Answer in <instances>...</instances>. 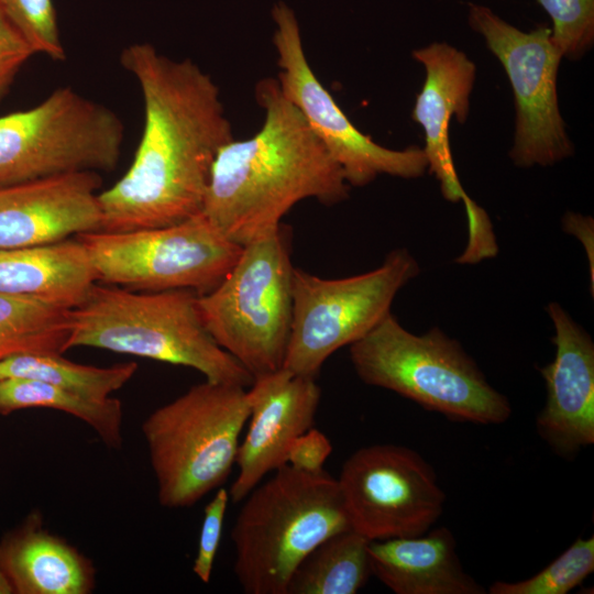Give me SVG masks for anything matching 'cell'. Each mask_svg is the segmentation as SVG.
Wrapping results in <instances>:
<instances>
[{"label": "cell", "mask_w": 594, "mask_h": 594, "mask_svg": "<svg viewBox=\"0 0 594 594\" xmlns=\"http://www.w3.org/2000/svg\"><path fill=\"white\" fill-rule=\"evenodd\" d=\"M120 62L141 88L144 125L131 166L98 196L100 231L179 223L201 212L213 162L234 139L219 88L193 61L148 43L125 47Z\"/></svg>", "instance_id": "cell-1"}, {"label": "cell", "mask_w": 594, "mask_h": 594, "mask_svg": "<svg viewBox=\"0 0 594 594\" xmlns=\"http://www.w3.org/2000/svg\"><path fill=\"white\" fill-rule=\"evenodd\" d=\"M255 96L264 122L252 138L233 139L219 151L201 210L240 246L278 230L297 202L314 198L331 206L345 200L350 189L341 167L277 79L261 80Z\"/></svg>", "instance_id": "cell-2"}, {"label": "cell", "mask_w": 594, "mask_h": 594, "mask_svg": "<svg viewBox=\"0 0 594 594\" xmlns=\"http://www.w3.org/2000/svg\"><path fill=\"white\" fill-rule=\"evenodd\" d=\"M90 346L182 365L206 381L250 387L253 376L207 330L191 289L135 292L95 284L69 310L66 351Z\"/></svg>", "instance_id": "cell-3"}, {"label": "cell", "mask_w": 594, "mask_h": 594, "mask_svg": "<svg viewBox=\"0 0 594 594\" xmlns=\"http://www.w3.org/2000/svg\"><path fill=\"white\" fill-rule=\"evenodd\" d=\"M242 502L231 540L233 572L248 594H286L302 560L332 535L351 529L338 481L324 470L284 464Z\"/></svg>", "instance_id": "cell-4"}, {"label": "cell", "mask_w": 594, "mask_h": 594, "mask_svg": "<svg viewBox=\"0 0 594 594\" xmlns=\"http://www.w3.org/2000/svg\"><path fill=\"white\" fill-rule=\"evenodd\" d=\"M350 360L365 384L392 391L448 419L499 425L512 416L507 397L439 328L414 334L389 312L350 345Z\"/></svg>", "instance_id": "cell-5"}, {"label": "cell", "mask_w": 594, "mask_h": 594, "mask_svg": "<svg viewBox=\"0 0 594 594\" xmlns=\"http://www.w3.org/2000/svg\"><path fill=\"white\" fill-rule=\"evenodd\" d=\"M250 417L248 388L205 381L142 424L162 506L183 508L222 486Z\"/></svg>", "instance_id": "cell-6"}, {"label": "cell", "mask_w": 594, "mask_h": 594, "mask_svg": "<svg viewBox=\"0 0 594 594\" xmlns=\"http://www.w3.org/2000/svg\"><path fill=\"white\" fill-rule=\"evenodd\" d=\"M290 234L283 224L244 246L226 276L198 294L215 341L252 376L283 367L293 319Z\"/></svg>", "instance_id": "cell-7"}, {"label": "cell", "mask_w": 594, "mask_h": 594, "mask_svg": "<svg viewBox=\"0 0 594 594\" xmlns=\"http://www.w3.org/2000/svg\"><path fill=\"white\" fill-rule=\"evenodd\" d=\"M122 143L123 124L112 110L58 88L31 109L0 117V187L111 170Z\"/></svg>", "instance_id": "cell-8"}, {"label": "cell", "mask_w": 594, "mask_h": 594, "mask_svg": "<svg viewBox=\"0 0 594 594\" xmlns=\"http://www.w3.org/2000/svg\"><path fill=\"white\" fill-rule=\"evenodd\" d=\"M420 273L404 248L370 272L322 278L295 267L293 319L283 367L316 378L339 349L365 337L389 312L397 293Z\"/></svg>", "instance_id": "cell-9"}, {"label": "cell", "mask_w": 594, "mask_h": 594, "mask_svg": "<svg viewBox=\"0 0 594 594\" xmlns=\"http://www.w3.org/2000/svg\"><path fill=\"white\" fill-rule=\"evenodd\" d=\"M76 239L86 249L97 280L135 292L207 293L226 276L242 251L201 212L172 226L95 231Z\"/></svg>", "instance_id": "cell-10"}, {"label": "cell", "mask_w": 594, "mask_h": 594, "mask_svg": "<svg viewBox=\"0 0 594 594\" xmlns=\"http://www.w3.org/2000/svg\"><path fill=\"white\" fill-rule=\"evenodd\" d=\"M468 21L502 63L516 106V131L510 158L517 166H548L573 155L560 114L557 77L562 55L551 29L524 32L488 7L470 3Z\"/></svg>", "instance_id": "cell-11"}, {"label": "cell", "mask_w": 594, "mask_h": 594, "mask_svg": "<svg viewBox=\"0 0 594 594\" xmlns=\"http://www.w3.org/2000/svg\"><path fill=\"white\" fill-rule=\"evenodd\" d=\"M272 18L279 88L341 167L346 183L365 186L381 174L402 178L422 176L428 168L424 148L384 147L363 134L344 114L308 63L294 11L280 1L273 7Z\"/></svg>", "instance_id": "cell-12"}, {"label": "cell", "mask_w": 594, "mask_h": 594, "mask_svg": "<svg viewBox=\"0 0 594 594\" xmlns=\"http://www.w3.org/2000/svg\"><path fill=\"white\" fill-rule=\"evenodd\" d=\"M337 481L351 528L370 541L427 532L446 503L432 466L403 446L358 449Z\"/></svg>", "instance_id": "cell-13"}, {"label": "cell", "mask_w": 594, "mask_h": 594, "mask_svg": "<svg viewBox=\"0 0 594 594\" xmlns=\"http://www.w3.org/2000/svg\"><path fill=\"white\" fill-rule=\"evenodd\" d=\"M248 394L250 422L229 491L233 503H241L268 473L286 464L293 440L312 428L321 397L316 378L284 367L254 377Z\"/></svg>", "instance_id": "cell-14"}, {"label": "cell", "mask_w": 594, "mask_h": 594, "mask_svg": "<svg viewBox=\"0 0 594 594\" xmlns=\"http://www.w3.org/2000/svg\"><path fill=\"white\" fill-rule=\"evenodd\" d=\"M546 310L554 328L556 354L539 367L546 402L536 427L557 454L573 458L594 442V342L558 302Z\"/></svg>", "instance_id": "cell-15"}, {"label": "cell", "mask_w": 594, "mask_h": 594, "mask_svg": "<svg viewBox=\"0 0 594 594\" xmlns=\"http://www.w3.org/2000/svg\"><path fill=\"white\" fill-rule=\"evenodd\" d=\"M97 172L0 187V249L31 248L100 231Z\"/></svg>", "instance_id": "cell-16"}, {"label": "cell", "mask_w": 594, "mask_h": 594, "mask_svg": "<svg viewBox=\"0 0 594 594\" xmlns=\"http://www.w3.org/2000/svg\"><path fill=\"white\" fill-rule=\"evenodd\" d=\"M426 68V80L416 99L413 119L425 132L424 152L429 170L440 183L443 197L452 202L471 198L459 180L450 148L451 119L463 123L469 114L475 65L466 55L447 43H432L414 51Z\"/></svg>", "instance_id": "cell-17"}, {"label": "cell", "mask_w": 594, "mask_h": 594, "mask_svg": "<svg viewBox=\"0 0 594 594\" xmlns=\"http://www.w3.org/2000/svg\"><path fill=\"white\" fill-rule=\"evenodd\" d=\"M372 575L396 594H485L462 566L453 534L438 527L414 537L372 540Z\"/></svg>", "instance_id": "cell-18"}, {"label": "cell", "mask_w": 594, "mask_h": 594, "mask_svg": "<svg viewBox=\"0 0 594 594\" xmlns=\"http://www.w3.org/2000/svg\"><path fill=\"white\" fill-rule=\"evenodd\" d=\"M0 559L15 594H87L94 588L90 561L34 515L2 538Z\"/></svg>", "instance_id": "cell-19"}, {"label": "cell", "mask_w": 594, "mask_h": 594, "mask_svg": "<svg viewBox=\"0 0 594 594\" xmlns=\"http://www.w3.org/2000/svg\"><path fill=\"white\" fill-rule=\"evenodd\" d=\"M96 282L86 249L76 238L40 246L0 249V294L72 309Z\"/></svg>", "instance_id": "cell-20"}, {"label": "cell", "mask_w": 594, "mask_h": 594, "mask_svg": "<svg viewBox=\"0 0 594 594\" xmlns=\"http://www.w3.org/2000/svg\"><path fill=\"white\" fill-rule=\"evenodd\" d=\"M370 540L351 529L317 546L294 572L286 594H354L372 575Z\"/></svg>", "instance_id": "cell-21"}, {"label": "cell", "mask_w": 594, "mask_h": 594, "mask_svg": "<svg viewBox=\"0 0 594 594\" xmlns=\"http://www.w3.org/2000/svg\"><path fill=\"white\" fill-rule=\"evenodd\" d=\"M25 408H52L69 414L92 428L111 449L122 446V404L119 399L88 398L30 378L0 380V415Z\"/></svg>", "instance_id": "cell-22"}, {"label": "cell", "mask_w": 594, "mask_h": 594, "mask_svg": "<svg viewBox=\"0 0 594 594\" xmlns=\"http://www.w3.org/2000/svg\"><path fill=\"white\" fill-rule=\"evenodd\" d=\"M69 310L31 297L0 294V361L19 354L65 352Z\"/></svg>", "instance_id": "cell-23"}, {"label": "cell", "mask_w": 594, "mask_h": 594, "mask_svg": "<svg viewBox=\"0 0 594 594\" xmlns=\"http://www.w3.org/2000/svg\"><path fill=\"white\" fill-rule=\"evenodd\" d=\"M136 371L135 362L99 367L74 363L56 353L19 354L0 361V380H36L94 399L111 397Z\"/></svg>", "instance_id": "cell-24"}, {"label": "cell", "mask_w": 594, "mask_h": 594, "mask_svg": "<svg viewBox=\"0 0 594 594\" xmlns=\"http://www.w3.org/2000/svg\"><path fill=\"white\" fill-rule=\"evenodd\" d=\"M594 571V538H578L565 551L534 576L495 581L491 594H566Z\"/></svg>", "instance_id": "cell-25"}, {"label": "cell", "mask_w": 594, "mask_h": 594, "mask_svg": "<svg viewBox=\"0 0 594 594\" xmlns=\"http://www.w3.org/2000/svg\"><path fill=\"white\" fill-rule=\"evenodd\" d=\"M552 21L551 41L562 57H581L594 42V0H537Z\"/></svg>", "instance_id": "cell-26"}, {"label": "cell", "mask_w": 594, "mask_h": 594, "mask_svg": "<svg viewBox=\"0 0 594 594\" xmlns=\"http://www.w3.org/2000/svg\"><path fill=\"white\" fill-rule=\"evenodd\" d=\"M0 9L35 53L55 61L65 59L52 0H0Z\"/></svg>", "instance_id": "cell-27"}, {"label": "cell", "mask_w": 594, "mask_h": 594, "mask_svg": "<svg viewBox=\"0 0 594 594\" xmlns=\"http://www.w3.org/2000/svg\"><path fill=\"white\" fill-rule=\"evenodd\" d=\"M229 498V491L220 486L204 510L198 549L193 565L194 573L204 583H208L211 578Z\"/></svg>", "instance_id": "cell-28"}, {"label": "cell", "mask_w": 594, "mask_h": 594, "mask_svg": "<svg viewBox=\"0 0 594 594\" xmlns=\"http://www.w3.org/2000/svg\"><path fill=\"white\" fill-rule=\"evenodd\" d=\"M33 54V47L0 9V99Z\"/></svg>", "instance_id": "cell-29"}, {"label": "cell", "mask_w": 594, "mask_h": 594, "mask_svg": "<svg viewBox=\"0 0 594 594\" xmlns=\"http://www.w3.org/2000/svg\"><path fill=\"white\" fill-rule=\"evenodd\" d=\"M331 452L332 444L328 437L310 428L293 440L286 453V464L302 472H320L324 470Z\"/></svg>", "instance_id": "cell-30"}, {"label": "cell", "mask_w": 594, "mask_h": 594, "mask_svg": "<svg viewBox=\"0 0 594 594\" xmlns=\"http://www.w3.org/2000/svg\"><path fill=\"white\" fill-rule=\"evenodd\" d=\"M14 593L13 587L2 568L0 559V594H12Z\"/></svg>", "instance_id": "cell-31"}]
</instances>
